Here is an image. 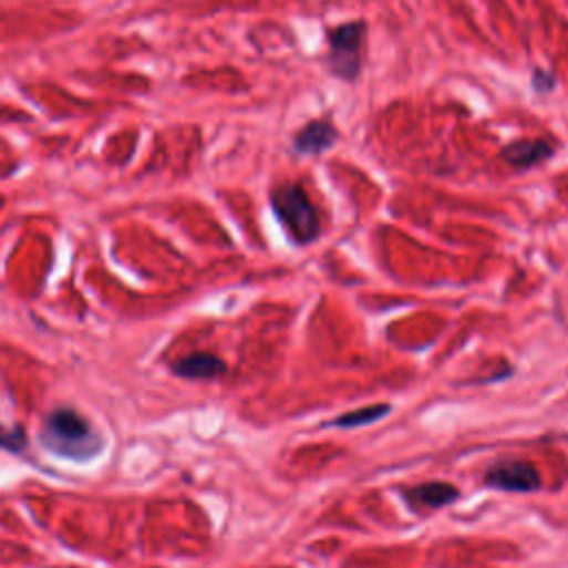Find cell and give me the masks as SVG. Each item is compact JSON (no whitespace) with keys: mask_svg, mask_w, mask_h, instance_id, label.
Returning <instances> with one entry per match:
<instances>
[{"mask_svg":"<svg viewBox=\"0 0 568 568\" xmlns=\"http://www.w3.org/2000/svg\"><path fill=\"white\" fill-rule=\"evenodd\" d=\"M174 371L185 380H216L227 373V364L214 353H192L178 360Z\"/></svg>","mask_w":568,"mask_h":568,"instance_id":"cell-5","label":"cell"},{"mask_svg":"<svg viewBox=\"0 0 568 568\" xmlns=\"http://www.w3.org/2000/svg\"><path fill=\"white\" fill-rule=\"evenodd\" d=\"M273 211L298 245H309L320 236V218L298 185L278 187L271 196Z\"/></svg>","mask_w":568,"mask_h":568,"instance_id":"cell-2","label":"cell"},{"mask_svg":"<svg viewBox=\"0 0 568 568\" xmlns=\"http://www.w3.org/2000/svg\"><path fill=\"white\" fill-rule=\"evenodd\" d=\"M362 39L364 25L349 23L331 32L329 37V68L342 81H353L362 65Z\"/></svg>","mask_w":568,"mask_h":568,"instance_id":"cell-3","label":"cell"},{"mask_svg":"<svg viewBox=\"0 0 568 568\" xmlns=\"http://www.w3.org/2000/svg\"><path fill=\"white\" fill-rule=\"evenodd\" d=\"M550 154L552 149L546 143H515L508 149H504V158L513 167H533L546 161Z\"/></svg>","mask_w":568,"mask_h":568,"instance_id":"cell-8","label":"cell"},{"mask_svg":"<svg viewBox=\"0 0 568 568\" xmlns=\"http://www.w3.org/2000/svg\"><path fill=\"white\" fill-rule=\"evenodd\" d=\"M0 446H6L14 453L23 451L25 448V433L21 428H14V431H6L0 428Z\"/></svg>","mask_w":568,"mask_h":568,"instance_id":"cell-10","label":"cell"},{"mask_svg":"<svg viewBox=\"0 0 568 568\" xmlns=\"http://www.w3.org/2000/svg\"><path fill=\"white\" fill-rule=\"evenodd\" d=\"M41 440L52 453L72 459H90L103 448V437L74 409H56L50 413Z\"/></svg>","mask_w":568,"mask_h":568,"instance_id":"cell-1","label":"cell"},{"mask_svg":"<svg viewBox=\"0 0 568 568\" xmlns=\"http://www.w3.org/2000/svg\"><path fill=\"white\" fill-rule=\"evenodd\" d=\"M484 482L490 488L508 490V493H533L541 484L535 466L524 459H504V462L493 464L486 471Z\"/></svg>","mask_w":568,"mask_h":568,"instance_id":"cell-4","label":"cell"},{"mask_svg":"<svg viewBox=\"0 0 568 568\" xmlns=\"http://www.w3.org/2000/svg\"><path fill=\"white\" fill-rule=\"evenodd\" d=\"M389 411H391L389 404H373V406H366V409L340 415L333 422V426H362V424H371V422L382 420V415H386Z\"/></svg>","mask_w":568,"mask_h":568,"instance_id":"cell-9","label":"cell"},{"mask_svg":"<svg viewBox=\"0 0 568 568\" xmlns=\"http://www.w3.org/2000/svg\"><path fill=\"white\" fill-rule=\"evenodd\" d=\"M335 130L331 123H309L293 141L296 149L304 156H316V154H322L324 149H329L333 143H335Z\"/></svg>","mask_w":568,"mask_h":568,"instance_id":"cell-7","label":"cell"},{"mask_svg":"<svg viewBox=\"0 0 568 568\" xmlns=\"http://www.w3.org/2000/svg\"><path fill=\"white\" fill-rule=\"evenodd\" d=\"M404 497L411 506H426V508H442L459 497V490L446 482H426L404 490Z\"/></svg>","mask_w":568,"mask_h":568,"instance_id":"cell-6","label":"cell"}]
</instances>
